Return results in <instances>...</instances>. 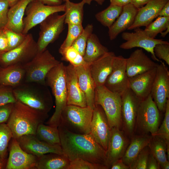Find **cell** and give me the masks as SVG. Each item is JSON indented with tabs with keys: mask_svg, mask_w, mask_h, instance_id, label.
<instances>
[{
	"mask_svg": "<svg viewBox=\"0 0 169 169\" xmlns=\"http://www.w3.org/2000/svg\"><path fill=\"white\" fill-rule=\"evenodd\" d=\"M62 56L61 60L68 62L74 67L88 65L84 60L82 56L72 46L63 49H59Z\"/></svg>",
	"mask_w": 169,
	"mask_h": 169,
	"instance_id": "obj_36",
	"label": "cell"
},
{
	"mask_svg": "<svg viewBox=\"0 0 169 169\" xmlns=\"http://www.w3.org/2000/svg\"><path fill=\"white\" fill-rule=\"evenodd\" d=\"M133 32H123L121 34L122 38L126 41L120 46V49H129L135 47L143 48L151 55L152 59L155 61L161 62L155 56L154 49L159 44L167 43V41L162 39L151 38L146 34L144 30L138 28H135Z\"/></svg>",
	"mask_w": 169,
	"mask_h": 169,
	"instance_id": "obj_13",
	"label": "cell"
},
{
	"mask_svg": "<svg viewBox=\"0 0 169 169\" xmlns=\"http://www.w3.org/2000/svg\"><path fill=\"white\" fill-rule=\"evenodd\" d=\"M43 4L50 6H58L62 4L63 0H38Z\"/></svg>",
	"mask_w": 169,
	"mask_h": 169,
	"instance_id": "obj_52",
	"label": "cell"
},
{
	"mask_svg": "<svg viewBox=\"0 0 169 169\" xmlns=\"http://www.w3.org/2000/svg\"><path fill=\"white\" fill-rule=\"evenodd\" d=\"M60 62L46 49L38 52L31 61L23 65L26 71L24 82H34L46 85L47 75Z\"/></svg>",
	"mask_w": 169,
	"mask_h": 169,
	"instance_id": "obj_8",
	"label": "cell"
},
{
	"mask_svg": "<svg viewBox=\"0 0 169 169\" xmlns=\"http://www.w3.org/2000/svg\"><path fill=\"white\" fill-rule=\"evenodd\" d=\"M85 4L83 0L78 3L72 2L69 0L65 2V24H82Z\"/></svg>",
	"mask_w": 169,
	"mask_h": 169,
	"instance_id": "obj_32",
	"label": "cell"
},
{
	"mask_svg": "<svg viewBox=\"0 0 169 169\" xmlns=\"http://www.w3.org/2000/svg\"><path fill=\"white\" fill-rule=\"evenodd\" d=\"M156 56L159 59L164 60L169 65V43L159 44H156L154 49Z\"/></svg>",
	"mask_w": 169,
	"mask_h": 169,
	"instance_id": "obj_46",
	"label": "cell"
},
{
	"mask_svg": "<svg viewBox=\"0 0 169 169\" xmlns=\"http://www.w3.org/2000/svg\"><path fill=\"white\" fill-rule=\"evenodd\" d=\"M161 169H169V161L163 164L161 166Z\"/></svg>",
	"mask_w": 169,
	"mask_h": 169,
	"instance_id": "obj_57",
	"label": "cell"
},
{
	"mask_svg": "<svg viewBox=\"0 0 169 169\" xmlns=\"http://www.w3.org/2000/svg\"><path fill=\"white\" fill-rule=\"evenodd\" d=\"M85 2V3L90 5L91 2L93 1H96L99 5H102L105 0H83Z\"/></svg>",
	"mask_w": 169,
	"mask_h": 169,
	"instance_id": "obj_56",
	"label": "cell"
},
{
	"mask_svg": "<svg viewBox=\"0 0 169 169\" xmlns=\"http://www.w3.org/2000/svg\"><path fill=\"white\" fill-rule=\"evenodd\" d=\"M45 114L18 101L14 104L13 110L6 123L13 138L16 139L24 135H35L39 125L48 118Z\"/></svg>",
	"mask_w": 169,
	"mask_h": 169,
	"instance_id": "obj_2",
	"label": "cell"
},
{
	"mask_svg": "<svg viewBox=\"0 0 169 169\" xmlns=\"http://www.w3.org/2000/svg\"><path fill=\"white\" fill-rule=\"evenodd\" d=\"M156 67L151 70L129 77V88L131 89L141 100L151 93L156 75Z\"/></svg>",
	"mask_w": 169,
	"mask_h": 169,
	"instance_id": "obj_23",
	"label": "cell"
},
{
	"mask_svg": "<svg viewBox=\"0 0 169 169\" xmlns=\"http://www.w3.org/2000/svg\"><path fill=\"white\" fill-rule=\"evenodd\" d=\"M3 31L8 40V51L20 45L24 40L27 34L18 33L6 28H5Z\"/></svg>",
	"mask_w": 169,
	"mask_h": 169,
	"instance_id": "obj_43",
	"label": "cell"
},
{
	"mask_svg": "<svg viewBox=\"0 0 169 169\" xmlns=\"http://www.w3.org/2000/svg\"><path fill=\"white\" fill-rule=\"evenodd\" d=\"M159 16L169 17V1L167 2L160 10Z\"/></svg>",
	"mask_w": 169,
	"mask_h": 169,
	"instance_id": "obj_55",
	"label": "cell"
},
{
	"mask_svg": "<svg viewBox=\"0 0 169 169\" xmlns=\"http://www.w3.org/2000/svg\"><path fill=\"white\" fill-rule=\"evenodd\" d=\"M12 138L11 131L7 124H0V161H6L9 143Z\"/></svg>",
	"mask_w": 169,
	"mask_h": 169,
	"instance_id": "obj_38",
	"label": "cell"
},
{
	"mask_svg": "<svg viewBox=\"0 0 169 169\" xmlns=\"http://www.w3.org/2000/svg\"><path fill=\"white\" fill-rule=\"evenodd\" d=\"M6 161H0V169L4 168L6 164Z\"/></svg>",
	"mask_w": 169,
	"mask_h": 169,
	"instance_id": "obj_60",
	"label": "cell"
},
{
	"mask_svg": "<svg viewBox=\"0 0 169 169\" xmlns=\"http://www.w3.org/2000/svg\"><path fill=\"white\" fill-rule=\"evenodd\" d=\"M150 150L148 146L145 147L139 153L130 166V169H146Z\"/></svg>",
	"mask_w": 169,
	"mask_h": 169,
	"instance_id": "obj_44",
	"label": "cell"
},
{
	"mask_svg": "<svg viewBox=\"0 0 169 169\" xmlns=\"http://www.w3.org/2000/svg\"><path fill=\"white\" fill-rule=\"evenodd\" d=\"M38 52L37 42L32 34L27 33L20 45L0 54V66L5 67L16 64L24 65L31 61Z\"/></svg>",
	"mask_w": 169,
	"mask_h": 169,
	"instance_id": "obj_9",
	"label": "cell"
},
{
	"mask_svg": "<svg viewBox=\"0 0 169 169\" xmlns=\"http://www.w3.org/2000/svg\"><path fill=\"white\" fill-rule=\"evenodd\" d=\"M169 0H150L145 6L138 9L134 21L127 29H134L147 26L159 16V13Z\"/></svg>",
	"mask_w": 169,
	"mask_h": 169,
	"instance_id": "obj_21",
	"label": "cell"
},
{
	"mask_svg": "<svg viewBox=\"0 0 169 169\" xmlns=\"http://www.w3.org/2000/svg\"><path fill=\"white\" fill-rule=\"evenodd\" d=\"M151 94L159 110L164 112L169 98V71L162 61L156 67Z\"/></svg>",
	"mask_w": 169,
	"mask_h": 169,
	"instance_id": "obj_14",
	"label": "cell"
},
{
	"mask_svg": "<svg viewBox=\"0 0 169 169\" xmlns=\"http://www.w3.org/2000/svg\"><path fill=\"white\" fill-rule=\"evenodd\" d=\"M46 85L34 82H24L13 88L17 101L42 113L48 114L53 101Z\"/></svg>",
	"mask_w": 169,
	"mask_h": 169,
	"instance_id": "obj_3",
	"label": "cell"
},
{
	"mask_svg": "<svg viewBox=\"0 0 169 169\" xmlns=\"http://www.w3.org/2000/svg\"><path fill=\"white\" fill-rule=\"evenodd\" d=\"M16 139L24 151L38 157L50 153L64 155L61 145L47 143L38 139L35 135H24Z\"/></svg>",
	"mask_w": 169,
	"mask_h": 169,
	"instance_id": "obj_19",
	"label": "cell"
},
{
	"mask_svg": "<svg viewBox=\"0 0 169 169\" xmlns=\"http://www.w3.org/2000/svg\"><path fill=\"white\" fill-rule=\"evenodd\" d=\"M40 124L36 130L35 135L41 141L51 145H60V141L58 127Z\"/></svg>",
	"mask_w": 169,
	"mask_h": 169,
	"instance_id": "obj_34",
	"label": "cell"
},
{
	"mask_svg": "<svg viewBox=\"0 0 169 169\" xmlns=\"http://www.w3.org/2000/svg\"><path fill=\"white\" fill-rule=\"evenodd\" d=\"M74 68L79 87L86 96L87 106L93 110L95 106L94 98L96 86L91 75L89 65Z\"/></svg>",
	"mask_w": 169,
	"mask_h": 169,
	"instance_id": "obj_26",
	"label": "cell"
},
{
	"mask_svg": "<svg viewBox=\"0 0 169 169\" xmlns=\"http://www.w3.org/2000/svg\"><path fill=\"white\" fill-rule=\"evenodd\" d=\"M165 113L164 118L160 126L152 136L156 135L163 139L169 145V99L167 101Z\"/></svg>",
	"mask_w": 169,
	"mask_h": 169,
	"instance_id": "obj_41",
	"label": "cell"
},
{
	"mask_svg": "<svg viewBox=\"0 0 169 169\" xmlns=\"http://www.w3.org/2000/svg\"><path fill=\"white\" fill-rule=\"evenodd\" d=\"M12 140L5 169H35L38 157L24 151L16 139L12 138Z\"/></svg>",
	"mask_w": 169,
	"mask_h": 169,
	"instance_id": "obj_17",
	"label": "cell"
},
{
	"mask_svg": "<svg viewBox=\"0 0 169 169\" xmlns=\"http://www.w3.org/2000/svg\"><path fill=\"white\" fill-rule=\"evenodd\" d=\"M70 162L64 155L49 153L38 157L35 169H68Z\"/></svg>",
	"mask_w": 169,
	"mask_h": 169,
	"instance_id": "obj_30",
	"label": "cell"
},
{
	"mask_svg": "<svg viewBox=\"0 0 169 169\" xmlns=\"http://www.w3.org/2000/svg\"><path fill=\"white\" fill-rule=\"evenodd\" d=\"M65 14L58 13L49 16L40 23V31L37 45L38 52L46 49L48 46L55 41L63 31L65 24Z\"/></svg>",
	"mask_w": 169,
	"mask_h": 169,
	"instance_id": "obj_11",
	"label": "cell"
},
{
	"mask_svg": "<svg viewBox=\"0 0 169 169\" xmlns=\"http://www.w3.org/2000/svg\"><path fill=\"white\" fill-rule=\"evenodd\" d=\"M26 71L24 65L20 64L0 67V85L13 88L25 82Z\"/></svg>",
	"mask_w": 169,
	"mask_h": 169,
	"instance_id": "obj_27",
	"label": "cell"
},
{
	"mask_svg": "<svg viewBox=\"0 0 169 169\" xmlns=\"http://www.w3.org/2000/svg\"><path fill=\"white\" fill-rule=\"evenodd\" d=\"M94 102L95 105H99L102 108L110 128L122 130L121 95L110 91L104 85L96 86Z\"/></svg>",
	"mask_w": 169,
	"mask_h": 169,
	"instance_id": "obj_7",
	"label": "cell"
},
{
	"mask_svg": "<svg viewBox=\"0 0 169 169\" xmlns=\"http://www.w3.org/2000/svg\"><path fill=\"white\" fill-rule=\"evenodd\" d=\"M67 93V105L87 106L86 96L79 87L74 67L69 64L65 66Z\"/></svg>",
	"mask_w": 169,
	"mask_h": 169,
	"instance_id": "obj_20",
	"label": "cell"
},
{
	"mask_svg": "<svg viewBox=\"0 0 169 169\" xmlns=\"http://www.w3.org/2000/svg\"><path fill=\"white\" fill-rule=\"evenodd\" d=\"M63 0V2H65L67 0Z\"/></svg>",
	"mask_w": 169,
	"mask_h": 169,
	"instance_id": "obj_61",
	"label": "cell"
},
{
	"mask_svg": "<svg viewBox=\"0 0 169 169\" xmlns=\"http://www.w3.org/2000/svg\"><path fill=\"white\" fill-rule=\"evenodd\" d=\"M157 64L151 60L142 49L132 52L126 58V72L128 77H131L156 67Z\"/></svg>",
	"mask_w": 169,
	"mask_h": 169,
	"instance_id": "obj_22",
	"label": "cell"
},
{
	"mask_svg": "<svg viewBox=\"0 0 169 169\" xmlns=\"http://www.w3.org/2000/svg\"><path fill=\"white\" fill-rule=\"evenodd\" d=\"M121 96L122 130L130 139L134 134L137 110L141 100L129 88Z\"/></svg>",
	"mask_w": 169,
	"mask_h": 169,
	"instance_id": "obj_12",
	"label": "cell"
},
{
	"mask_svg": "<svg viewBox=\"0 0 169 169\" xmlns=\"http://www.w3.org/2000/svg\"><path fill=\"white\" fill-rule=\"evenodd\" d=\"M65 65L61 62L52 69L47 75V86L51 89L55 99V109L50 118L45 123L58 127L61 112L67 105V93L65 75Z\"/></svg>",
	"mask_w": 169,
	"mask_h": 169,
	"instance_id": "obj_4",
	"label": "cell"
},
{
	"mask_svg": "<svg viewBox=\"0 0 169 169\" xmlns=\"http://www.w3.org/2000/svg\"><path fill=\"white\" fill-rule=\"evenodd\" d=\"M148 146L150 152L159 163L160 167L168 161L166 150L167 149H169V145H167L163 139L156 135L152 136Z\"/></svg>",
	"mask_w": 169,
	"mask_h": 169,
	"instance_id": "obj_33",
	"label": "cell"
},
{
	"mask_svg": "<svg viewBox=\"0 0 169 169\" xmlns=\"http://www.w3.org/2000/svg\"><path fill=\"white\" fill-rule=\"evenodd\" d=\"M123 8L110 4L107 8L96 13L95 17L102 25L109 28L120 14Z\"/></svg>",
	"mask_w": 169,
	"mask_h": 169,
	"instance_id": "obj_35",
	"label": "cell"
},
{
	"mask_svg": "<svg viewBox=\"0 0 169 169\" xmlns=\"http://www.w3.org/2000/svg\"><path fill=\"white\" fill-rule=\"evenodd\" d=\"M110 169H130V166L126 165L121 158L114 161L111 164Z\"/></svg>",
	"mask_w": 169,
	"mask_h": 169,
	"instance_id": "obj_51",
	"label": "cell"
},
{
	"mask_svg": "<svg viewBox=\"0 0 169 169\" xmlns=\"http://www.w3.org/2000/svg\"><path fill=\"white\" fill-rule=\"evenodd\" d=\"M64 4L50 6L38 0H33L27 5L23 18L22 33L27 34L31 29L40 24L50 15L54 13L64 12Z\"/></svg>",
	"mask_w": 169,
	"mask_h": 169,
	"instance_id": "obj_10",
	"label": "cell"
},
{
	"mask_svg": "<svg viewBox=\"0 0 169 169\" xmlns=\"http://www.w3.org/2000/svg\"><path fill=\"white\" fill-rule=\"evenodd\" d=\"M14 103L0 105V124L8 121L12 112Z\"/></svg>",
	"mask_w": 169,
	"mask_h": 169,
	"instance_id": "obj_48",
	"label": "cell"
},
{
	"mask_svg": "<svg viewBox=\"0 0 169 169\" xmlns=\"http://www.w3.org/2000/svg\"><path fill=\"white\" fill-rule=\"evenodd\" d=\"M161 169L159 163L150 152L149 154L146 169Z\"/></svg>",
	"mask_w": 169,
	"mask_h": 169,
	"instance_id": "obj_50",
	"label": "cell"
},
{
	"mask_svg": "<svg viewBox=\"0 0 169 169\" xmlns=\"http://www.w3.org/2000/svg\"><path fill=\"white\" fill-rule=\"evenodd\" d=\"M126 58L121 55L115 57L112 71L104 85L110 91L121 95L129 88L126 72Z\"/></svg>",
	"mask_w": 169,
	"mask_h": 169,
	"instance_id": "obj_15",
	"label": "cell"
},
{
	"mask_svg": "<svg viewBox=\"0 0 169 169\" xmlns=\"http://www.w3.org/2000/svg\"><path fill=\"white\" fill-rule=\"evenodd\" d=\"M150 0H130V3L139 9L145 6Z\"/></svg>",
	"mask_w": 169,
	"mask_h": 169,
	"instance_id": "obj_53",
	"label": "cell"
},
{
	"mask_svg": "<svg viewBox=\"0 0 169 169\" xmlns=\"http://www.w3.org/2000/svg\"><path fill=\"white\" fill-rule=\"evenodd\" d=\"M9 5V7L13 5L19 0H6Z\"/></svg>",
	"mask_w": 169,
	"mask_h": 169,
	"instance_id": "obj_59",
	"label": "cell"
},
{
	"mask_svg": "<svg viewBox=\"0 0 169 169\" xmlns=\"http://www.w3.org/2000/svg\"><path fill=\"white\" fill-rule=\"evenodd\" d=\"M151 134H134L122 158L123 162L130 166L141 151L148 146L151 139Z\"/></svg>",
	"mask_w": 169,
	"mask_h": 169,
	"instance_id": "obj_29",
	"label": "cell"
},
{
	"mask_svg": "<svg viewBox=\"0 0 169 169\" xmlns=\"http://www.w3.org/2000/svg\"><path fill=\"white\" fill-rule=\"evenodd\" d=\"M106 166L92 163L81 158H76L70 161L68 169H108Z\"/></svg>",
	"mask_w": 169,
	"mask_h": 169,
	"instance_id": "obj_42",
	"label": "cell"
},
{
	"mask_svg": "<svg viewBox=\"0 0 169 169\" xmlns=\"http://www.w3.org/2000/svg\"><path fill=\"white\" fill-rule=\"evenodd\" d=\"M130 141V139L122 130L115 127L110 129L106 151L107 163L109 169L114 161L122 158Z\"/></svg>",
	"mask_w": 169,
	"mask_h": 169,
	"instance_id": "obj_18",
	"label": "cell"
},
{
	"mask_svg": "<svg viewBox=\"0 0 169 169\" xmlns=\"http://www.w3.org/2000/svg\"><path fill=\"white\" fill-rule=\"evenodd\" d=\"M17 101L13 92V88L0 85V105Z\"/></svg>",
	"mask_w": 169,
	"mask_h": 169,
	"instance_id": "obj_45",
	"label": "cell"
},
{
	"mask_svg": "<svg viewBox=\"0 0 169 169\" xmlns=\"http://www.w3.org/2000/svg\"><path fill=\"white\" fill-rule=\"evenodd\" d=\"M93 29V25L88 24L71 45L83 56L85 53L88 39L92 33Z\"/></svg>",
	"mask_w": 169,
	"mask_h": 169,
	"instance_id": "obj_39",
	"label": "cell"
},
{
	"mask_svg": "<svg viewBox=\"0 0 169 169\" xmlns=\"http://www.w3.org/2000/svg\"><path fill=\"white\" fill-rule=\"evenodd\" d=\"M110 4L124 7L130 3V0H110Z\"/></svg>",
	"mask_w": 169,
	"mask_h": 169,
	"instance_id": "obj_54",
	"label": "cell"
},
{
	"mask_svg": "<svg viewBox=\"0 0 169 169\" xmlns=\"http://www.w3.org/2000/svg\"><path fill=\"white\" fill-rule=\"evenodd\" d=\"M58 128L61 147L64 155L70 161L79 158L92 163L104 164L109 168L106 151L91 133H74L60 124Z\"/></svg>",
	"mask_w": 169,
	"mask_h": 169,
	"instance_id": "obj_1",
	"label": "cell"
},
{
	"mask_svg": "<svg viewBox=\"0 0 169 169\" xmlns=\"http://www.w3.org/2000/svg\"><path fill=\"white\" fill-rule=\"evenodd\" d=\"M9 8L6 0H0V31L5 28L7 23Z\"/></svg>",
	"mask_w": 169,
	"mask_h": 169,
	"instance_id": "obj_47",
	"label": "cell"
},
{
	"mask_svg": "<svg viewBox=\"0 0 169 169\" xmlns=\"http://www.w3.org/2000/svg\"><path fill=\"white\" fill-rule=\"evenodd\" d=\"M138 9L131 3L123 7L122 13L109 28L110 39H115L121 33L128 29L133 23Z\"/></svg>",
	"mask_w": 169,
	"mask_h": 169,
	"instance_id": "obj_25",
	"label": "cell"
},
{
	"mask_svg": "<svg viewBox=\"0 0 169 169\" xmlns=\"http://www.w3.org/2000/svg\"><path fill=\"white\" fill-rule=\"evenodd\" d=\"M115 56L113 52L109 51L89 65L91 75L96 87L104 85L112 71Z\"/></svg>",
	"mask_w": 169,
	"mask_h": 169,
	"instance_id": "obj_24",
	"label": "cell"
},
{
	"mask_svg": "<svg viewBox=\"0 0 169 169\" xmlns=\"http://www.w3.org/2000/svg\"><path fill=\"white\" fill-rule=\"evenodd\" d=\"M68 25L67 36L59 49H63L71 46L74 41L84 29L82 24H68Z\"/></svg>",
	"mask_w": 169,
	"mask_h": 169,
	"instance_id": "obj_40",
	"label": "cell"
},
{
	"mask_svg": "<svg viewBox=\"0 0 169 169\" xmlns=\"http://www.w3.org/2000/svg\"><path fill=\"white\" fill-rule=\"evenodd\" d=\"M160 120V111L150 94L140 103L134 134L154 135L159 127Z\"/></svg>",
	"mask_w": 169,
	"mask_h": 169,
	"instance_id": "obj_6",
	"label": "cell"
},
{
	"mask_svg": "<svg viewBox=\"0 0 169 169\" xmlns=\"http://www.w3.org/2000/svg\"><path fill=\"white\" fill-rule=\"evenodd\" d=\"M90 133L96 142L106 151L110 133L108 120L101 106L96 105L93 110Z\"/></svg>",
	"mask_w": 169,
	"mask_h": 169,
	"instance_id": "obj_16",
	"label": "cell"
},
{
	"mask_svg": "<svg viewBox=\"0 0 169 169\" xmlns=\"http://www.w3.org/2000/svg\"><path fill=\"white\" fill-rule=\"evenodd\" d=\"M169 32V27H167V28L166 29V30L160 33L161 37H165L166 36V35L168 34Z\"/></svg>",
	"mask_w": 169,
	"mask_h": 169,
	"instance_id": "obj_58",
	"label": "cell"
},
{
	"mask_svg": "<svg viewBox=\"0 0 169 169\" xmlns=\"http://www.w3.org/2000/svg\"><path fill=\"white\" fill-rule=\"evenodd\" d=\"M32 0H19L10 7L8 12V21L5 28L22 33L25 10L28 4Z\"/></svg>",
	"mask_w": 169,
	"mask_h": 169,
	"instance_id": "obj_28",
	"label": "cell"
},
{
	"mask_svg": "<svg viewBox=\"0 0 169 169\" xmlns=\"http://www.w3.org/2000/svg\"><path fill=\"white\" fill-rule=\"evenodd\" d=\"M9 50L8 42L3 31H0V54Z\"/></svg>",
	"mask_w": 169,
	"mask_h": 169,
	"instance_id": "obj_49",
	"label": "cell"
},
{
	"mask_svg": "<svg viewBox=\"0 0 169 169\" xmlns=\"http://www.w3.org/2000/svg\"><path fill=\"white\" fill-rule=\"evenodd\" d=\"M93 112L87 106L67 105L61 112L59 124L74 133H90Z\"/></svg>",
	"mask_w": 169,
	"mask_h": 169,
	"instance_id": "obj_5",
	"label": "cell"
},
{
	"mask_svg": "<svg viewBox=\"0 0 169 169\" xmlns=\"http://www.w3.org/2000/svg\"><path fill=\"white\" fill-rule=\"evenodd\" d=\"M109 52L108 48L100 43L97 36L92 33L89 37L83 57L89 65Z\"/></svg>",
	"mask_w": 169,
	"mask_h": 169,
	"instance_id": "obj_31",
	"label": "cell"
},
{
	"mask_svg": "<svg viewBox=\"0 0 169 169\" xmlns=\"http://www.w3.org/2000/svg\"><path fill=\"white\" fill-rule=\"evenodd\" d=\"M169 27V17L158 16L144 30L149 37L155 38L159 33L165 31Z\"/></svg>",
	"mask_w": 169,
	"mask_h": 169,
	"instance_id": "obj_37",
	"label": "cell"
}]
</instances>
